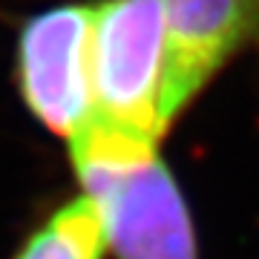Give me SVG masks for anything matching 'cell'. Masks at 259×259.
I'll return each mask as SVG.
<instances>
[{"label": "cell", "instance_id": "1", "mask_svg": "<svg viewBox=\"0 0 259 259\" xmlns=\"http://www.w3.org/2000/svg\"><path fill=\"white\" fill-rule=\"evenodd\" d=\"M75 176L98 210L107 253L115 259H199L196 228L158 144L90 121L69 141Z\"/></svg>", "mask_w": 259, "mask_h": 259}, {"label": "cell", "instance_id": "2", "mask_svg": "<svg viewBox=\"0 0 259 259\" xmlns=\"http://www.w3.org/2000/svg\"><path fill=\"white\" fill-rule=\"evenodd\" d=\"M164 75V0H101L93 6L90 81L95 124L158 144L167 133L161 118Z\"/></svg>", "mask_w": 259, "mask_h": 259}, {"label": "cell", "instance_id": "3", "mask_svg": "<svg viewBox=\"0 0 259 259\" xmlns=\"http://www.w3.org/2000/svg\"><path fill=\"white\" fill-rule=\"evenodd\" d=\"M93 6H52L18 35V87L26 107L66 144L93 121Z\"/></svg>", "mask_w": 259, "mask_h": 259}, {"label": "cell", "instance_id": "4", "mask_svg": "<svg viewBox=\"0 0 259 259\" xmlns=\"http://www.w3.org/2000/svg\"><path fill=\"white\" fill-rule=\"evenodd\" d=\"M164 12L167 75L161 118L170 127L213 72L259 32V0H164Z\"/></svg>", "mask_w": 259, "mask_h": 259}, {"label": "cell", "instance_id": "5", "mask_svg": "<svg viewBox=\"0 0 259 259\" xmlns=\"http://www.w3.org/2000/svg\"><path fill=\"white\" fill-rule=\"evenodd\" d=\"M107 239L98 210L87 196L61 204L49 213L12 259H104Z\"/></svg>", "mask_w": 259, "mask_h": 259}]
</instances>
